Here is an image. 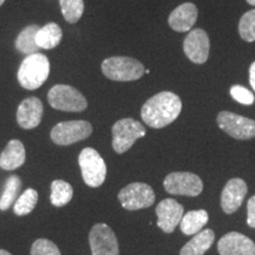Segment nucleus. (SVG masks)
I'll use <instances>...</instances> for the list:
<instances>
[{
  "label": "nucleus",
  "mask_w": 255,
  "mask_h": 255,
  "mask_svg": "<svg viewBox=\"0 0 255 255\" xmlns=\"http://www.w3.org/2000/svg\"><path fill=\"white\" fill-rule=\"evenodd\" d=\"M181 110V98L174 92L162 91L145 102L142 107L141 117L146 126L162 129L173 123L180 116Z\"/></svg>",
  "instance_id": "1"
},
{
  "label": "nucleus",
  "mask_w": 255,
  "mask_h": 255,
  "mask_svg": "<svg viewBox=\"0 0 255 255\" xmlns=\"http://www.w3.org/2000/svg\"><path fill=\"white\" fill-rule=\"evenodd\" d=\"M50 73V62L43 53L25 57L18 70V82L26 90H36L46 82Z\"/></svg>",
  "instance_id": "2"
},
{
  "label": "nucleus",
  "mask_w": 255,
  "mask_h": 255,
  "mask_svg": "<svg viewBox=\"0 0 255 255\" xmlns=\"http://www.w3.org/2000/svg\"><path fill=\"white\" fill-rule=\"evenodd\" d=\"M102 71L107 78L116 82H132L142 78L144 65L131 57H110L102 63Z\"/></svg>",
  "instance_id": "3"
},
{
  "label": "nucleus",
  "mask_w": 255,
  "mask_h": 255,
  "mask_svg": "<svg viewBox=\"0 0 255 255\" xmlns=\"http://www.w3.org/2000/svg\"><path fill=\"white\" fill-rule=\"evenodd\" d=\"M47 100L53 109L66 113H81L88 108L87 98L77 89L65 84L51 88Z\"/></svg>",
  "instance_id": "4"
},
{
  "label": "nucleus",
  "mask_w": 255,
  "mask_h": 255,
  "mask_svg": "<svg viewBox=\"0 0 255 255\" xmlns=\"http://www.w3.org/2000/svg\"><path fill=\"white\" fill-rule=\"evenodd\" d=\"M82 177L89 187L97 188L104 183L107 177V164L94 148L83 149L78 157Z\"/></svg>",
  "instance_id": "5"
},
{
  "label": "nucleus",
  "mask_w": 255,
  "mask_h": 255,
  "mask_svg": "<svg viewBox=\"0 0 255 255\" xmlns=\"http://www.w3.org/2000/svg\"><path fill=\"white\" fill-rule=\"evenodd\" d=\"M113 148L117 154H124L129 150L138 138L145 136V128L138 121L123 119L117 121L111 129Z\"/></svg>",
  "instance_id": "6"
},
{
  "label": "nucleus",
  "mask_w": 255,
  "mask_h": 255,
  "mask_svg": "<svg viewBox=\"0 0 255 255\" xmlns=\"http://www.w3.org/2000/svg\"><path fill=\"white\" fill-rule=\"evenodd\" d=\"M220 129L235 139L246 141L255 137V121L231 113L221 111L216 119Z\"/></svg>",
  "instance_id": "7"
},
{
  "label": "nucleus",
  "mask_w": 255,
  "mask_h": 255,
  "mask_svg": "<svg viewBox=\"0 0 255 255\" xmlns=\"http://www.w3.org/2000/svg\"><path fill=\"white\" fill-rule=\"evenodd\" d=\"M92 133V126L88 121L60 122L51 130V139L58 145H70L88 138Z\"/></svg>",
  "instance_id": "8"
},
{
  "label": "nucleus",
  "mask_w": 255,
  "mask_h": 255,
  "mask_svg": "<svg viewBox=\"0 0 255 255\" xmlns=\"http://www.w3.org/2000/svg\"><path fill=\"white\" fill-rule=\"evenodd\" d=\"M119 201L127 210L144 209L154 205L155 193L146 183H130L119 193Z\"/></svg>",
  "instance_id": "9"
},
{
  "label": "nucleus",
  "mask_w": 255,
  "mask_h": 255,
  "mask_svg": "<svg viewBox=\"0 0 255 255\" xmlns=\"http://www.w3.org/2000/svg\"><path fill=\"white\" fill-rule=\"evenodd\" d=\"M164 189L173 195L195 197L203 190L202 180L193 173L175 171L167 175L163 181Z\"/></svg>",
  "instance_id": "10"
},
{
  "label": "nucleus",
  "mask_w": 255,
  "mask_h": 255,
  "mask_svg": "<svg viewBox=\"0 0 255 255\" xmlns=\"http://www.w3.org/2000/svg\"><path fill=\"white\" fill-rule=\"evenodd\" d=\"M89 242L92 255H120L116 235L105 223H97L91 228Z\"/></svg>",
  "instance_id": "11"
},
{
  "label": "nucleus",
  "mask_w": 255,
  "mask_h": 255,
  "mask_svg": "<svg viewBox=\"0 0 255 255\" xmlns=\"http://www.w3.org/2000/svg\"><path fill=\"white\" fill-rule=\"evenodd\" d=\"M210 41L208 33L202 28H194L184 38L183 51L194 64H205L208 60Z\"/></svg>",
  "instance_id": "12"
},
{
  "label": "nucleus",
  "mask_w": 255,
  "mask_h": 255,
  "mask_svg": "<svg viewBox=\"0 0 255 255\" xmlns=\"http://www.w3.org/2000/svg\"><path fill=\"white\" fill-rule=\"evenodd\" d=\"M157 226L164 233H173L183 218V206L174 199H165L156 207Z\"/></svg>",
  "instance_id": "13"
},
{
  "label": "nucleus",
  "mask_w": 255,
  "mask_h": 255,
  "mask_svg": "<svg viewBox=\"0 0 255 255\" xmlns=\"http://www.w3.org/2000/svg\"><path fill=\"white\" fill-rule=\"evenodd\" d=\"M220 255H255V244L237 232L223 235L218 244Z\"/></svg>",
  "instance_id": "14"
},
{
  "label": "nucleus",
  "mask_w": 255,
  "mask_h": 255,
  "mask_svg": "<svg viewBox=\"0 0 255 255\" xmlns=\"http://www.w3.org/2000/svg\"><path fill=\"white\" fill-rule=\"evenodd\" d=\"M247 194V184L241 178L229 180L221 194V208L226 214H233L240 208Z\"/></svg>",
  "instance_id": "15"
},
{
  "label": "nucleus",
  "mask_w": 255,
  "mask_h": 255,
  "mask_svg": "<svg viewBox=\"0 0 255 255\" xmlns=\"http://www.w3.org/2000/svg\"><path fill=\"white\" fill-rule=\"evenodd\" d=\"M43 111V103L39 98L28 97L21 102L18 107L17 122L23 129H34L41 122Z\"/></svg>",
  "instance_id": "16"
},
{
  "label": "nucleus",
  "mask_w": 255,
  "mask_h": 255,
  "mask_svg": "<svg viewBox=\"0 0 255 255\" xmlns=\"http://www.w3.org/2000/svg\"><path fill=\"white\" fill-rule=\"evenodd\" d=\"M197 15H199V11H197L196 5H194L193 2H184L177 6L169 14L168 24L174 31L188 32L195 25Z\"/></svg>",
  "instance_id": "17"
},
{
  "label": "nucleus",
  "mask_w": 255,
  "mask_h": 255,
  "mask_svg": "<svg viewBox=\"0 0 255 255\" xmlns=\"http://www.w3.org/2000/svg\"><path fill=\"white\" fill-rule=\"evenodd\" d=\"M26 159L25 146L19 139H11L0 154V168L2 170H14L21 167Z\"/></svg>",
  "instance_id": "18"
},
{
  "label": "nucleus",
  "mask_w": 255,
  "mask_h": 255,
  "mask_svg": "<svg viewBox=\"0 0 255 255\" xmlns=\"http://www.w3.org/2000/svg\"><path fill=\"white\" fill-rule=\"evenodd\" d=\"M214 240L215 233L212 229L201 231L184 245L180 252V255H203L212 247Z\"/></svg>",
  "instance_id": "19"
},
{
  "label": "nucleus",
  "mask_w": 255,
  "mask_h": 255,
  "mask_svg": "<svg viewBox=\"0 0 255 255\" xmlns=\"http://www.w3.org/2000/svg\"><path fill=\"white\" fill-rule=\"evenodd\" d=\"M209 216L205 209L191 210L183 215L180 222L181 232L186 235H195L202 231V228L208 223Z\"/></svg>",
  "instance_id": "20"
},
{
  "label": "nucleus",
  "mask_w": 255,
  "mask_h": 255,
  "mask_svg": "<svg viewBox=\"0 0 255 255\" xmlns=\"http://www.w3.org/2000/svg\"><path fill=\"white\" fill-rule=\"evenodd\" d=\"M62 37L63 32L59 25L56 23H49L38 30L36 37L37 45L39 46V49H53V47L58 46Z\"/></svg>",
  "instance_id": "21"
},
{
  "label": "nucleus",
  "mask_w": 255,
  "mask_h": 255,
  "mask_svg": "<svg viewBox=\"0 0 255 255\" xmlns=\"http://www.w3.org/2000/svg\"><path fill=\"white\" fill-rule=\"evenodd\" d=\"M39 28L40 27L38 25H30L18 34L17 39H15V47L19 52L26 56L38 52L39 46L37 45L36 37Z\"/></svg>",
  "instance_id": "22"
},
{
  "label": "nucleus",
  "mask_w": 255,
  "mask_h": 255,
  "mask_svg": "<svg viewBox=\"0 0 255 255\" xmlns=\"http://www.w3.org/2000/svg\"><path fill=\"white\" fill-rule=\"evenodd\" d=\"M21 189V180L17 175H11L5 182L4 191L0 197V210H7L17 201Z\"/></svg>",
  "instance_id": "23"
},
{
  "label": "nucleus",
  "mask_w": 255,
  "mask_h": 255,
  "mask_svg": "<svg viewBox=\"0 0 255 255\" xmlns=\"http://www.w3.org/2000/svg\"><path fill=\"white\" fill-rule=\"evenodd\" d=\"M73 188L70 183L63 180H55L51 183V203L55 207H63L71 201Z\"/></svg>",
  "instance_id": "24"
},
{
  "label": "nucleus",
  "mask_w": 255,
  "mask_h": 255,
  "mask_svg": "<svg viewBox=\"0 0 255 255\" xmlns=\"http://www.w3.org/2000/svg\"><path fill=\"white\" fill-rule=\"evenodd\" d=\"M38 202V193L37 190L28 188L18 197L14 202L13 210L14 214L18 216H25L36 208Z\"/></svg>",
  "instance_id": "25"
},
{
  "label": "nucleus",
  "mask_w": 255,
  "mask_h": 255,
  "mask_svg": "<svg viewBox=\"0 0 255 255\" xmlns=\"http://www.w3.org/2000/svg\"><path fill=\"white\" fill-rule=\"evenodd\" d=\"M63 17L70 24H76L84 13L83 0H59Z\"/></svg>",
  "instance_id": "26"
},
{
  "label": "nucleus",
  "mask_w": 255,
  "mask_h": 255,
  "mask_svg": "<svg viewBox=\"0 0 255 255\" xmlns=\"http://www.w3.org/2000/svg\"><path fill=\"white\" fill-rule=\"evenodd\" d=\"M239 34L245 41H255V8L242 15L239 21Z\"/></svg>",
  "instance_id": "27"
},
{
  "label": "nucleus",
  "mask_w": 255,
  "mask_h": 255,
  "mask_svg": "<svg viewBox=\"0 0 255 255\" xmlns=\"http://www.w3.org/2000/svg\"><path fill=\"white\" fill-rule=\"evenodd\" d=\"M31 255H62L59 248L47 239H38L31 247Z\"/></svg>",
  "instance_id": "28"
},
{
  "label": "nucleus",
  "mask_w": 255,
  "mask_h": 255,
  "mask_svg": "<svg viewBox=\"0 0 255 255\" xmlns=\"http://www.w3.org/2000/svg\"><path fill=\"white\" fill-rule=\"evenodd\" d=\"M229 94H231L233 100L244 105H252L255 101L253 92L248 90L247 88L242 87V85H233L229 90Z\"/></svg>",
  "instance_id": "29"
},
{
  "label": "nucleus",
  "mask_w": 255,
  "mask_h": 255,
  "mask_svg": "<svg viewBox=\"0 0 255 255\" xmlns=\"http://www.w3.org/2000/svg\"><path fill=\"white\" fill-rule=\"evenodd\" d=\"M247 225L255 228V195L252 196L247 203Z\"/></svg>",
  "instance_id": "30"
},
{
  "label": "nucleus",
  "mask_w": 255,
  "mask_h": 255,
  "mask_svg": "<svg viewBox=\"0 0 255 255\" xmlns=\"http://www.w3.org/2000/svg\"><path fill=\"white\" fill-rule=\"evenodd\" d=\"M250 83L255 91V62L252 64L250 68Z\"/></svg>",
  "instance_id": "31"
},
{
  "label": "nucleus",
  "mask_w": 255,
  "mask_h": 255,
  "mask_svg": "<svg viewBox=\"0 0 255 255\" xmlns=\"http://www.w3.org/2000/svg\"><path fill=\"white\" fill-rule=\"evenodd\" d=\"M0 255H12V254L5 250H0Z\"/></svg>",
  "instance_id": "32"
},
{
  "label": "nucleus",
  "mask_w": 255,
  "mask_h": 255,
  "mask_svg": "<svg viewBox=\"0 0 255 255\" xmlns=\"http://www.w3.org/2000/svg\"><path fill=\"white\" fill-rule=\"evenodd\" d=\"M246 1L252 6H255V0H246Z\"/></svg>",
  "instance_id": "33"
},
{
  "label": "nucleus",
  "mask_w": 255,
  "mask_h": 255,
  "mask_svg": "<svg viewBox=\"0 0 255 255\" xmlns=\"http://www.w3.org/2000/svg\"><path fill=\"white\" fill-rule=\"evenodd\" d=\"M4 2H5V0H0V6L4 4Z\"/></svg>",
  "instance_id": "34"
}]
</instances>
